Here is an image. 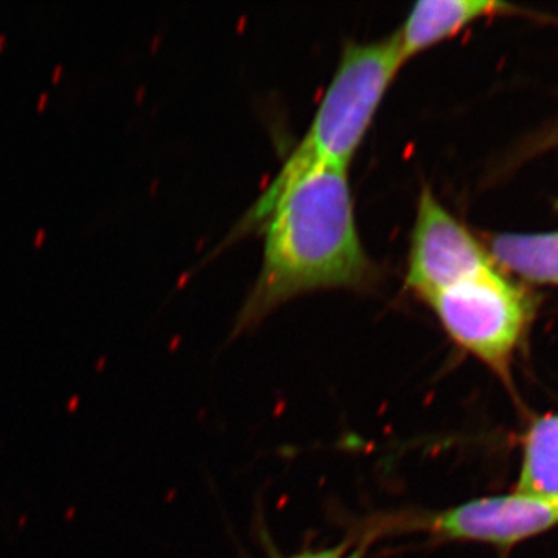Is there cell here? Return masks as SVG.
Segmentation results:
<instances>
[{
	"label": "cell",
	"instance_id": "6da1fadb",
	"mask_svg": "<svg viewBox=\"0 0 558 558\" xmlns=\"http://www.w3.org/2000/svg\"><path fill=\"white\" fill-rule=\"evenodd\" d=\"M264 233L263 266L236 319L253 328L288 301L328 289L371 288L377 270L355 223L347 170L307 172L274 205Z\"/></svg>",
	"mask_w": 558,
	"mask_h": 558
},
{
	"label": "cell",
	"instance_id": "7a4b0ae2",
	"mask_svg": "<svg viewBox=\"0 0 558 558\" xmlns=\"http://www.w3.org/2000/svg\"><path fill=\"white\" fill-rule=\"evenodd\" d=\"M402 65L391 36L344 46L310 130L241 220L236 234L259 231L279 197L307 172L317 168L348 170Z\"/></svg>",
	"mask_w": 558,
	"mask_h": 558
},
{
	"label": "cell",
	"instance_id": "3957f363",
	"mask_svg": "<svg viewBox=\"0 0 558 558\" xmlns=\"http://www.w3.org/2000/svg\"><path fill=\"white\" fill-rule=\"evenodd\" d=\"M425 303L457 347L509 380L534 311L523 289L494 269L440 290Z\"/></svg>",
	"mask_w": 558,
	"mask_h": 558
},
{
	"label": "cell",
	"instance_id": "277c9868",
	"mask_svg": "<svg viewBox=\"0 0 558 558\" xmlns=\"http://www.w3.org/2000/svg\"><path fill=\"white\" fill-rule=\"evenodd\" d=\"M405 286L427 301L440 290L494 269L487 250L444 207L429 186L417 201Z\"/></svg>",
	"mask_w": 558,
	"mask_h": 558
},
{
	"label": "cell",
	"instance_id": "5b68a950",
	"mask_svg": "<svg viewBox=\"0 0 558 558\" xmlns=\"http://www.w3.org/2000/svg\"><path fill=\"white\" fill-rule=\"evenodd\" d=\"M405 523L442 542L510 546L558 526V498L515 492L470 499L454 508L405 520Z\"/></svg>",
	"mask_w": 558,
	"mask_h": 558
},
{
	"label": "cell",
	"instance_id": "8992f818",
	"mask_svg": "<svg viewBox=\"0 0 558 558\" xmlns=\"http://www.w3.org/2000/svg\"><path fill=\"white\" fill-rule=\"evenodd\" d=\"M509 5L492 0H422L391 36L403 64L422 51L453 38L473 22L501 13Z\"/></svg>",
	"mask_w": 558,
	"mask_h": 558
},
{
	"label": "cell",
	"instance_id": "52a82bcc",
	"mask_svg": "<svg viewBox=\"0 0 558 558\" xmlns=\"http://www.w3.org/2000/svg\"><path fill=\"white\" fill-rule=\"evenodd\" d=\"M486 250L499 270L524 281L558 286V231L495 234Z\"/></svg>",
	"mask_w": 558,
	"mask_h": 558
},
{
	"label": "cell",
	"instance_id": "ba28073f",
	"mask_svg": "<svg viewBox=\"0 0 558 558\" xmlns=\"http://www.w3.org/2000/svg\"><path fill=\"white\" fill-rule=\"evenodd\" d=\"M517 492L558 498V416L538 418L529 428Z\"/></svg>",
	"mask_w": 558,
	"mask_h": 558
},
{
	"label": "cell",
	"instance_id": "9c48e42d",
	"mask_svg": "<svg viewBox=\"0 0 558 558\" xmlns=\"http://www.w3.org/2000/svg\"><path fill=\"white\" fill-rule=\"evenodd\" d=\"M363 548H365L363 545H359L357 548L340 545L329 549L303 550V553L286 558H363Z\"/></svg>",
	"mask_w": 558,
	"mask_h": 558
},
{
	"label": "cell",
	"instance_id": "30bf717a",
	"mask_svg": "<svg viewBox=\"0 0 558 558\" xmlns=\"http://www.w3.org/2000/svg\"><path fill=\"white\" fill-rule=\"evenodd\" d=\"M44 238V231H39L38 234H36V244H39L40 241H43Z\"/></svg>",
	"mask_w": 558,
	"mask_h": 558
},
{
	"label": "cell",
	"instance_id": "8fae6325",
	"mask_svg": "<svg viewBox=\"0 0 558 558\" xmlns=\"http://www.w3.org/2000/svg\"><path fill=\"white\" fill-rule=\"evenodd\" d=\"M47 100V94H44L43 97H40V105L39 108H43L44 102Z\"/></svg>",
	"mask_w": 558,
	"mask_h": 558
},
{
	"label": "cell",
	"instance_id": "7c38bea8",
	"mask_svg": "<svg viewBox=\"0 0 558 558\" xmlns=\"http://www.w3.org/2000/svg\"><path fill=\"white\" fill-rule=\"evenodd\" d=\"M62 68L60 65V68L57 69V72H54V80L58 78V76H60V72H61Z\"/></svg>",
	"mask_w": 558,
	"mask_h": 558
},
{
	"label": "cell",
	"instance_id": "4fadbf2b",
	"mask_svg": "<svg viewBox=\"0 0 558 558\" xmlns=\"http://www.w3.org/2000/svg\"><path fill=\"white\" fill-rule=\"evenodd\" d=\"M557 207H558V205H557Z\"/></svg>",
	"mask_w": 558,
	"mask_h": 558
}]
</instances>
